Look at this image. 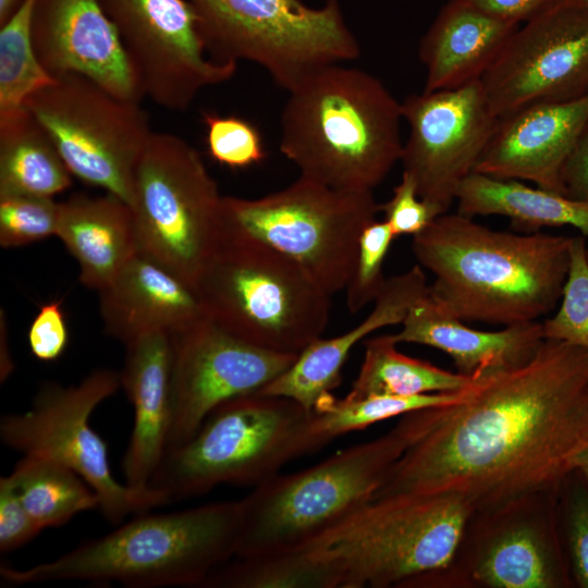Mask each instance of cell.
I'll return each mask as SVG.
<instances>
[{"label":"cell","mask_w":588,"mask_h":588,"mask_svg":"<svg viewBox=\"0 0 588 588\" xmlns=\"http://www.w3.org/2000/svg\"><path fill=\"white\" fill-rule=\"evenodd\" d=\"M411 442L412 428L403 415L391 430L373 440L253 487L240 500L242 528L235 558L302 548L371 501Z\"/></svg>","instance_id":"cell-7"},{"label":"cell","mask_w":588,"mask_h":588,"mask_svg":"<svg viewBox=\"0 0 588 588\" xmlns=\"http://www.w3.org/2000/svg\"><path fill=\"white\" fill-rule=\"evenodd\" d=\"M541 324L544 339L588 350V266L581 236L572 240L569 269L559 309Z\"/></svg>","instance_id":"cell-35"},{"label":"cell","mask_w":588,"mask_h":588,"mask_svg":"<svg viewBox=\"0 0 588 588\" xmlns=\"http://www.w3.org/2000/svg\"><path fill=\"white\" fill-rule=\"evenodd\" d=\"M586 260H587V266H588V248H586Z\"/></svg>","instance_id":"cell-48"},{"label":"cell","mask_w":588,"mask_h":588,"mask_svg":"<svg viewBox=\"0 0 588 588\" xmlns=\"http://www.w3.org/2000/svg\"><path fill=\"white\" fill-rule=\"evenodd\" d=\"M121 388L120 371L95 369L78 383L40 385L23 413L0 420L2 443L23 455L58 462L77 473L97 493L99 510L112 525L170 502L158 489L139 490L115 479L106 441L93 429L94 411Z\"/></svg>","instance_id":"cell-12"},{"label":"cell","mask_w":588,"mask_h":588,"mask_svg":"<svg viewBox=\"0 0 588 588\" xmlns=\"http://www.w3.org/2000/svg\"><path fill=\"white\" fill-rule=\"evenodd\" d=\"M209 56L261 66L286 91L316 70L356 60L359 44L338 0H187Z\"/></svg>","instance_id":"cell-10"},{"label":"cell","mask_w":588,"mask_h":588,"mask_svg":"<svg viewBox=\"0 0 588 588\" xmlns=\"http://www.w3.org/2000/svg\"><path fill=\"white\" fill-rule=\"evenodd\" d=\"M60 203L53 197L13 195L0 197V245L21 247L56 235Z\"/></svg>","instance_id":"cell-36"},{"label":"cell","mask_w":588,"mask_h":588,"mask_svg":"<svg viewBox=\"0 0 588 588\" xmlns=\"http://www.w3.org/2000/svg\"><path fill=\"white\" fill-rule=\"evenodd\" d=\"M241 501L168 513L143 512L111 532L26 568L0 566L11 586L54 581H117L132 588L201 587L235 558Z\"/></svg>","instance_id":"cell-4"},{"label":"cell","mask_w":588,"mask_h":588,"mask_svg":"<svg viewBox=\"0 0 588 588\" xmlns=\"http://www.w3.org/2000/svg\"><path fill=\"white\" fill-rule=\"evenodd\" d=\"M194 291L207 318L274 352L299 354L329 322L331 295L289 257L249 236L220 231Z\"/></svg>","instance_id":"cell-6"},{"label":"cell","mask_w":588,"mask_h":588,"mask_svg":"<svg viewBox=\"0 0 588 588\" xmlns=\"http://www.w3.org/2000/svg\"><path fill=\"white\" fill-rule=\"evenodd\" d=\"M588 123V94L539 102L499 118L476 172L564 194L562 174Z\"/></svg>","instance_id":"cell-20"},{"label":"cell","mask_w":588,"mask_h":588,"mask_svg":"<svg viewBox=\"0 0 588 588\" xmlns=\"http://www.w3.org/2000/svg\"><path fill=\"white\" fill-rule=\"evenodd\" d=\"M206 145L209 156L221 166L244 169L266 157L259 130L249 121L235 115L205 112Z\"/></svg>","instance_id":"cell-38"},{"label":"cell","mask_w":588,"mask_h":588,"mask_svg":"<svg viewBox=\"0 0 588 588\" xmlns=\"http://www.w3.org/2000/svg\"><path fill=\"white\" fill-rule=\"evenodd\" d=\"M556 518L574 586L588 588V483L575 469L558 489Z\"/></svg>","instance_id":"cell-34"},{"label":"cell","mask_w":588,"mask_h":588,"mask_svg":"<svg viewBox=\"0 0 588 588\" xmlns=\"http://www.w3.org/2000/svg\"><path fill=\"white\" fill-rule=\"evenodd\" d=\"M310 412L259 392L224 402L182 445L167 452L150 486L180 501L220 485L255 487L302 455Z\"/></svg>","instance_id":"cell-8"},{"label":"cell","mask_w":588,"mask_h":588,"mask_svg":"<svg viewBox=\"0 0 588 588\" xmlns=\"http://www.w3.org/2000/svg\"><path fill=\"white\" fill-rule=\"evenodd\" d=\"M42 528L33 519L9 478H0V551L12 552L28 543Z\"/></svg>","instance_id":"cell-41"},{"label":"cell","mask_w":588,"mask_h":588,"mask_svg":"<svg viewBox=\"0 0 588 588\" xmlns=\"http://www.w3.org/2000/svg\"><path fill=\"white\" fill-rule=\"evenodd\" d=\"M476 385L458 392L413 396L370 395L358 400L335 399L329 394L308 415L302 437V453L305 455L341 436L393 417H401L424 408L457 403L465 400Z\"/></svg>","instance_id":"cell-30"},{"label":"cell","mask_w":588,"mask_h":588,"mask_svg":"<svg viewBox=\"0 0 588 588\" xmlns=\"http://www.w3.org/2000/svg\"><path fill=\"white\" fill-rule=\"evenodd\" d=\"M409 127L401 162L419 197L440 216L476 172L497 127L481 81L454 89L412 94L402 101Z\"/></svg>","instance_id":"cell-16"},{"label":"cell","mask_w":588,"mask_h":588,"mask_svg":"<svg viewBox=\"0 0 588 588\" xmlns=\"http://www.w3.org/2000/svg\"><path fill=\"white\" fill-rule=\"evenodd\" d=\"M457 212L467 217L503 216L518 230L571 225L588 235V203L519 180L474 172L456 194Z\"/></svg>","instance_id":"cell-27"},{"label":"cell","mask_w":588,"mask_h":588,"mask_svg":"<svg viewBox=\"0 0 588 588\" xmlns=\"http://www.w3.org/2000/svg\"><path fill=\"white\" fill-rule=\"evenodd\" d=\"M72 174L47 131L25 108L0 112V197H53Z\"/></svg>","instance_id":"cell-28"},{"label":"cell","mask_w":588,"mask_h":588,"mask_svg":"<svg viewBox=\"0 0 588 588\" xmlns=\"http://www.w3.org/2000/svg\"><path fill=\"white\" fill-rule=\"evenodd\" d=\"M473 511L450 493L376 498L297 550L330 588H411L449 564Z\"/></svg>","instance_id":"cell-5"},{"label":"cell","mask_w":588,"mask_h":588,"mask_svg":"<svg viewBox=\"0 0 588 588\" xmlns=\"http://www.w3.org/2000/svg\"><path fill=\"white\" fill-rule=\"evenodd\" d=\"M396 344L393 334L365 341L364 359L346 399L458 392L473 388L479 381L409 357L397 351Z\"/></svg>","instance_id":"cell-29"},{"label":"cell","mask_w":588,"mask_h":588,"mask_svg":"<svg viewBox=\"0 0 588 588\" xmlns=\"http://www.w3.org/2000/svg\"><path fill=\"white\" fill-rule=\"evenodd\" d=\"M519 25L458 0L448 1L422 36V91L454 89L481 81Z\"/></svg>","instance_id":"cell-25"},{"label":"cell","mask_w":588,"mask_h":588,"mask_svg":"<svg viewBox=\"0 0 588 588\" xmlns=\"http://www.w3.org/2000/svg\"><path fill=\"white\" fill-rule=\"evenodd\" d=\"M562 182L565 196L588 203V123L565 163Z\"/></svg>","instance_id":"cell-43"},{"label":"cell","mask_w":588,"mask_h":588,"mask_svg":"<svg viewBox=\"0 0 588 588\" xmlns=\"http://www.w3.org/2000/svg\"><path fill=\"white\" fill-rule=\"evenodd\" d=\"M8 476L42 529L59 527L79 513L99 509L95 490L77 473L50 458L23 455Z\"/></svg>","instance_id":"cell-31"},{"label":"cell","mask_w":588,"mask_h":588,"mask_svg":"<svg viewBox=\"0 0 588 588\" xmlns=\"http://www.w3.org/2000/svg\"><path fill=\"white\" fill-rule=\"evenodd\" d=\"M396 343H416L440 350L453 360L458 373L480 380L526 364L543 342L539 321L480 331L441 308L427 293L409 308Z\"/></svg>","instance_id":"cell-24"},{"label":"cell","mask_w":588,"mask_h":588,"mask_svg":"<svg viewBox=\"0 0 588 588\" xmlns=\"http://www.w3.org/2000/svg\"><path fill=\"white\" fill-rule=\"evenodd\" d=\"M504 22L520 25L561 0H458Z\"/></svg>","instance_id":"cell-42"},{"label":"cell","mask_w":588,"mask_h":588,"mask_svg":"<svg viewBox=\"0 0 588 588\" xmlns=\"http://www.w3.org/2000/svg\"><path fill=\"white\" fill-rule=\"evenodd\" d=\"M201 587L330 588L323 569L298 550L235 558L215 569Z\"/></svg>","instance_id":"cell-33"},{"label":"cell","mask_w":588,"mask_h":588,"mask_svg":"<svg viewBox=\"0 0 588 588\" xmlns=\"http://www.w3.org/2000/svg\"><path fill=\"white\" fill-rule=\"evenodd\" d=\"M574 469L577 470L588 483V446L577 455L574 463Z\"/></svg>","instance_id":"cell-46"},{"label":"cell","mask_w":588,"mask_h":588,"mask_svg":"<svg viewBox=\"0 0 588 588\" xmlns=\"http://www.w3.org/2000/svg\"><path fill=\"white\" fill-rule=\"evenodd\" d=\"M573 237L489 229L460 212L413 236L428 295L462 321L504 327L538 321L561 301Z\"/></svg>","instance_id":"cell-2"},{"label":"cell","mask_w":588,"mask_h":588,"mask_svg":"<svg viewBox=\"0 0 588 588\" xmlns=\"http://www.w3.org/2000/svg\"><path fill=\"white\" fill-rule=\"evenodd\" d=\"M79 267V281L99 292L138 253L131 207L106 193L60 203L57 234Z\"/></svg>","instance_id":"cell-26"},{"label":"cell","mask_w":588,"mask_h":588,"mask_svg":"<svg viewBox=\"0 0 588 588\" xmlns=\"http://www.w3.org/2000/svg\"><path fill=\"white\" fill-rule=\"evenodd\" d=\"M501 118L588 94V11L563 0L519 25L481 78Z\"/></svg>","instance_id":"cell-18"},{"label":"cell","mask_w":588,"mask_h":588,"mask_svg":"<svg viewBox=\"0 0 588 588\" xmlns=\"http://www.w3.org/2000/svg\"><path fill=\"white\" fill-rule=\"evenodd\" d=\"M5 319H3V311H1V351H0V380L1 382H4L12 373L14 364L10 356L9 352V345H8V335H7V327H5Z\"/></svg>","instance_id":"cell-44"},{"label":"cell","mask_w":588,"mask_h":588,"mask_svg":"<svg viewBox=\"0 0 588 588\" xmlns=\"http://www.w3.org/2000/svg\"><path fill=\"white\" fill-rule=\"evenodd\" d=\"M408 415L412 442L373 499L450 493L479 510L558 488L588 446V350L544 339L465 400Z\"/></svg>","instance_id":"cell-1"},{"label":"cell","mask_w":588,"mask_h":588,"mask_svg":"<svg viewBox=\"0 0 588 588\" xmlns=\"http://www.w3.org/2000/svg\"><path fill=\"white\" fill-rule=\"evenodd\" d=\"M98 294L105 332L124 344L151 333L171 335L205 316L189 285L140 253Z\"/></svg>","instance_id":"cell-23"},{"label":"cell","mask_w":588,"mask_h":588,"mask_svg":"<svg viewBox=\"0 0 588 588\" xmlns=\"http://www.w3.org/2000/svg\"><path fill=\"white\" fill-rule=\"evenodd\" d=\"M32 37L40 63L52 76L78 74L119 98H144L98 0H36Z\"/></svg>","instance_id":"cell-19"},{"label":"cell","mask_w":588,"mask_h":588,"mask_svg":"<svg viewBox=\"0 0 588 588\" xmlns=\"http://www.w3.org/2000/svg\"><path fill=\"white\" fill-rule=\"evenodd\" d=\"M121 376L133 406V428L122 461L125 483L145 490L161 465L172 424L170 335L151 333L125 344Z\"/></svg>","instance_id":"cell-21"},{"label":"cell","mask_w":588,"mask_h":588,"mask_svg":"<svg viewBox=\"0 0 588 588\" xmlns=\"http://www.w3.org/2000/svg\"><path fill=\"white\" fill-rule=\"evenodd\" d=\"M170 340L172 424L168 451L189 440L224 402L259 392L298 355L256 346L206 316L171 334Z\"/></svg>","instance_id":"cell-17"},{"label":"cell","mask_w":588,"mask_h":588,"mask_svg":"<svg viewBox=\"0 0 588 588\" xmlns=\"http://www.w3.org/2000/svg\"><path fill=\"white\" fill-rule=\"evenodd\" d=\"M61 305V299L41 305L29 326V350L41 362L58 359L68 346L69 332Z\"/></svg>","instance_id":"cell-40"},{"label":"cell","mask_w":588,"mask_h":588,"mask_svg":"<svg viewBox=\"0 0 588 588\" xmlns=\"http://www.w3.org/2000/svg\"><path fill=\"white\" fill-rule=\"evenodd\" d=\"M22 2L23 0H0V25L14 14Z\"/></svg>","instance_id":"cell-45"},{"label":"cell","mask_w":588,"mask_h":588,"mask_svg":"<svg viewBox=\"0 0 588 588\" xmlns=\"http://www.w3.org/2000/svg\"><path fill=\"white\" fill-rule=\"evenodd\" d=\"M384 221L393 234L416 235L425 230L439 215L422 200L412 177L403 172L401 182L394 186L392 197L380 206Z\"/></svg>","instance_id":"cell-39"},{"label":"cell","mask_w":588,"mask_h":588,"mask_svg":"<svg viewBox=\"0 0 588 588\" xmlns=\"http://www.w3.org/2000/svg\"><path fill=\"white\" fill-rule=\"evenodd\" d=\"M427 291L426 275L419 265L387 279L364 320L340 335L311 342L259 393L290 399L311 412L341 383L342 367L353 347L381 328L402 324L409 308Z\"/></svg>","instance_id":"cell-22"},{"label":"cell","mask_w":588,"mask_h":588,"mask_svg":"<svg viewBox=\"0 0 588 588\" xmlns=\"http://www.w3.org/2000/svg\"><path fill=\"white\" fill-rule=\"evenodd\" d=\"M222 197L191 144L154 132L136 167L130 203L138 253L194 290L220 238Z\"/></svg>","instance_id":"cell-11"},{"label":"cell","mask_w":588,"mask_h":588,"mask_svg":"<svg viewBox=\"0 0 588 588\" xmlns=\"http://www.w3.org/2000/svg\"><path fill=\"white\" fill-rule=\"evenodd\" d=\"M559 487L474 510L449 564L411 588L574 587L558 528Z\"/></svg>","instance_id":"cell-13"},{"label":"cell","mask_w":588,"mask_h":588,"mask_svg":"<svg viewBox=\"0 0 588 588\" xmlns=\"http://www.w3.org/2000/svg\"><path fill=\"white\" fill-rule=\"evenodd\" d=\"M380 206L372 191H340L299 175L259 198L223 196L220 231L271 246L332 296L345 290L360 235Z\"/></svg>","instance_id":"cell-9"},{"label":"cell","mask_w":588,"mask_h":588,"mask_svg":"<svg viewBox=\"0 0 588 588\" xmlns=\"http://www.w3.org/2000/svg\"><path fill=\"white\" fill-rule=\"evenodd\" d=\"M588 11V0H563Z\"/></svg>","instance_id":"cell-47"},{"label":"cell","mask_w":588,"mask_h":588,"mask_svg":"<svg viewBox=\"0 0 588 588\" xmlns=\"http://www.w3.org/2000/svg\"><path fill=\"white\" fill-rule=\"evenodd\" d=\"M395 238L390 225L377 219L363 231L356 260L346 284V307L353 315L373 303L387 279L383 264Z\"/></svg>","instance_id":"cell-37"},{"label":"cell","mask_w":588,"mask_h":588,"mask_svg":"<svg viewBox=\"0 0 588 588\" xmlns=\"http://www.w3.org/2000/svg\"><path fill=\"white\" fill-rule=\"evenodd\" d=\"M24 107L49 134L71 174L130 206L136 167L152 135L139 101L78 74L54 76Z\"/></svg>","instance_id":"cell-14"},{"label":"cell","mask_w":588,"mask_h":588,"mask_svg":"<svg viewBox=\"0 0 588 588\" xmlns=\"http://www.w3.org/2000/svg\"><path fill=\"white\" fill-rule=\"evenodd\" d=\"M115 27L143 95L185 111L205 88L231 79L235 62L212 59L187 0H98Z\"/></svg>","instance_id":"cell-15"},{"label":"cell","mask_w":588,"mask_h":588,"mask_svg":"<svg viewBox=\"0 0 588 588\" xmlns=\"http://www.w3.org/2000/svg\"><path fill=\"white\" fill-rule=\"evenodd\" d=\"M281 154L329 187L373 191L401 161L402 102L375 75L334 63L290 89Z\"/></svg>","instance_id":"cell-3"},{"label":"cell","mask_w":588,"mask_h":588,"mask_svg":"<svg viewBox=\"0 0 588 588\" xmlns=\"http://www.w3.org/2000/svg\"><path fill=\"white\" fill-rule=\"evenodd\" d=\"M35 2L23 0L14 14L0 25V112L24 107L29 96L54 81L34 48Z\"/></svg>","instance_id":"cell-32"}]
</instances>
